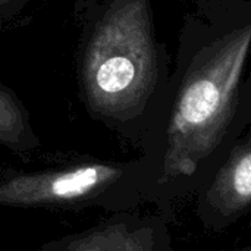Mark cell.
<instances>
[{"mask_svg":"<svg viewBox=\"0 0 251 251\" xmlns=\"http://www.w3.org/2000/svg\"><path fill=\"white\" fill-rule=\"evenodd\" d=\"M157 54L147 0H119L96 26L82 65L93 109L109 116L135 113L150 97Z\"/></svg>","mask_w":251,"mask_h":251,"instance_id":"1","label":"cell"},{"mask_svg":"<svg viewBox=\"0 0 251 251\" xmlns=\"http://www.w3.org/2000/svg\"><path fill=\"white\" fill-rule=\"evenodd\" d=\"M251 41L246 25L218 40L196 59L179 88L171 126L168 162L193 172L224 137L235 112Z\"/></svg>","mask_w":251,"mask_h":251,"instance_id":"2","label":"cell"},{"mask_svg":"<svg viewBox=\"0 0 251 251\" xmlns=\"http://www.w3.org/2000/svg\"><path fill=\"white\" fill-rule=\"evenodd\" d=\"M115 176L116 169L103 165H90L65 172L24 176L0 188V201L37 203L75 199L91 193Z\"/></svg>","mask_w":251,"mask_h":251,"instance_id":"3","label":"cell"},{"mask_svg":"<svg viewBox=\"0 0 251 251\" xmlns=\"http://www.w3.org/2000/svg\"><path fill=\"white\" fill-rule=\"evenodd\" d=\"M221 188L228 199L240 206H246L251 197V151L249 144L238 149L222 178Z\"/></svg>","mask_w":251,"mask_h":251,"instance_id":"4","label":"cell"},{"mask_svg":"<svg viewBox=\"0 0 251 251\" xmlns=\"http://www.w3.org/2000/svg\"><path fill=\"white\" fill-rule=\"evenodd\" d=\"M22 128L24 116L16 99L0 87V141H13Z\"/></svg>","mask_w":251,"mask_h":251,"instance_id":"5","label":"cell"}]
</instances>
